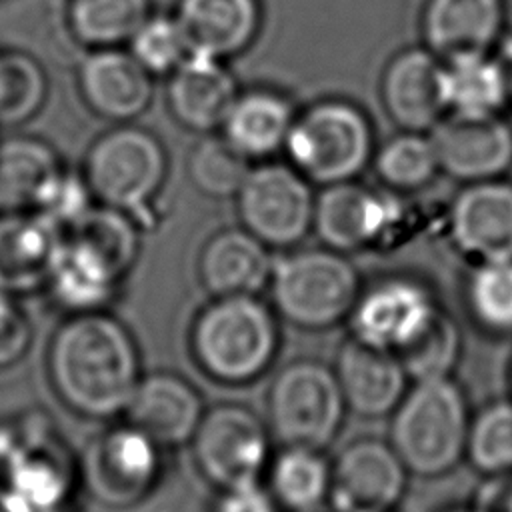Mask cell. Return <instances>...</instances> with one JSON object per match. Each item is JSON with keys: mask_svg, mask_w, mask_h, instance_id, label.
Listing matches in <instances>:
<instances>
[{"mask_svg": "<svg viewBox=\"0 0 512 512\" xmlns=\"http://www.w3.org/2000/svg\"><path fill=\"white\" fill-rule=\"evenodd\" d=\"M46 370L60 402L86 418L122 414L142 378L130 330L104 310L70 314L54 330Z\"/></svg>", "mask_w": 512, "mask_h": 512, "instance_id": "cell-1", "label": "cell"}, {"mask_svg": "<svg viewBox=\"0 0 512 512\" xmlns=\"http://www.w3.org/2000/svg\"><path fill=\"white\" fill-rule=\"evenodd\" d=\"M138 238L128 214L90 206L62 230L46 288L70 314L102 310L134 264Z\"/></svg>", "mask_w": 512, "mask_h": 512, "instance_id": "cell-2", "label": "cell"}, {"mask_svg": "<svg viewBox=\"0 0 512 512\" xmlns=\"http://www.w3.org/2000/svg\"><path fill=\"white\" fill-rule=\"evenodd\" d=\"M80 466L42 410L0 422V504L8 512H70Z\"/></svg>", "mask_w": 512, "mask_h": 512, "instance_id": "cell-3", "label": "cell"}, {"mask_svg": "<svg viewBox=\"0 0 512 512\" xmlns=\"http://www.w3.org/2000/svg\"><path fill=\"white\" fill-rule=\"evenodd\" d=\"M470 412L452 378L416 382L392 412L390 444L408 472L434 478L466 454Z\"/></svg>", "mask_w": 512, "mask_h": 512, "instance_id": "cell-4", "label": "cell"}, {"mask_svg": "<svg viewBox=\"0 0 512 512\" xmlns=\"http://www.w3.org/2000/svg\"><path fill=\"white\" fill-rule=\"evenodd\" d=\"M278 340L272 312L254 296L216 298L198 314L190 332L194 360L224 384H246L264 374Z\"/></svg>", "mask_w": 512, "mask_h": 512, "instance_id": "cell-5", "label": "cell"}, {"mask_svg": "<svg viewBox=\"0 0 512 512\" xmlns=\"http://www.w3.org/2000/svg\"><path fill=\"white\" fill-rule=\"evenodd\" d=\"M270 292L276 310L300 328H328L350 316L358 274L338 250H300L272 266Z\"/></svg>", "mask_w": 512, "mask_h": 512, "instance_id": "cell-6", "label": "cell"}, {"mask_svg": "<svg viewBox=\"0 0 512 512\" xmlns=\"http://www.w3.org/2000/svg\"><path fill=\"white\" fill-rule=\"evenodd\" d=\"M284 148L304 178L324 186L338 184L366 166L372 154V130L356 106L326 100L294 118Z\"/></svg>", "mask_w": 512, "mask_h": 512, "instance_id": "cell-7", "label": "cell"}, {"mask_svg": "<svg viewBox=\"0 0 512 512\" xmlns=\"http://www.w3.org/2000/svg\"><path fill=\"white\" fill-rule=\"evenodd\" d=\"M346 402L336 372L316 360L286 364L268 390V422L284 446L322 450L336 436Z\"/></svg>", "mask_w": 512, "mask_h": 512, "instance_id": "cell-8", "label": "cell"}, {"mask_svg": "<svg viewBox=\"0 0 512 512\" xmlns=\"http://www.w3.org/2000/svg\"><path fill=\"white\" fill-rule=\"evenodd\" d=\"M166 174L160 142L146 130L118 126L102 134L88 150L84 182L90 194L108 208L134 212L158 192Z\"/></svg>", "mask_w": 512, "mask_h": 512, "instance_id": "cell-9", "label": "cell"}, {"mask_svg": "<svg viewBox=\"0 0 512 512\" xmlns=\"http://www.w3.org/2000/svg\"><path fill=\"white\" fill-rule=\"evenodd\" d=\"M160 446L130 422L98 432L84 448L80 482L106 508L142 502L160 476Z\"/></svg>", "mask_w": 512, "mask_h": 512, "instance_id": "cell-10", "label": "cell"}, {"mask_svg": "<svg viewBox=\"0 0 512 512\" xmlns=\"http://www.w3.org/2000/svg\"><path fill=\"white\" fill-rule=\"evenodd\" d=\"M196 466L218 488L258 482L268 460V430L238 404H220L202 414L192 436Z\"/></svg>", "mask_w": 512, "mask_h": 512, "instance_id": "cell-11", "label": "cell"}, {"mask_svg": "<svg viewBox=\"0 0 512 512\" xmlns=\"http://www.w3.org/2000/svg\"><path fill=\"white\" fill-rule=\"evenodd\" d=\"M236 200L244 230L266 246H292L312 228L316 200L296 168L282 164L252 168Z\"/></svg>", "mask_w": 512, "mask_h": 512, "instance_id": "cell-12", "label": "cell"}, {"mask_svg": "<svg viewBox=\"0 0 512 512\" xmlns=\"http://www.w3.org/2000/svg\"><path fill=\"white\" fill-rule=\"evenodd\" d=\"M408 474L392 444L354 440L332 464L328 500L336 512H388L402 498Z\"/></svg>", "mask_w": 512, "mask_h": 512, "instance_id": "cell-13", "label": "cell"}, {"mask_svg": "<svg viewBox=\"0 0 512 512\" xmlns=\"http://www.w3.org/2000/svg\"><path fill=\"white\" fill-rule=\"evenodd\" d=\"M440 306L418 282L390 278L358 296L350 312L352 338L398 354L438 314Z\"/></svg>", "mask_w": 512, "mask_h": 512, "instance_id": "cell-14", "label": "cell"}, {"mask_svg": "<svg viewBox=\"0 0 512 512\" xmlns=\"http://www.w3.org/2000/svg\"><path fill=\"white\" fill-rule=\"evenodd\" d=\"M438 166L466 182H482L500 174L512 162V130L496 114H452L432 126Z\"/></svg>", "mask_w": 512, "mask_h": 512, "instance_id": "cell-15", "label": "cell"}, {"mask_svg": "<svg viewBox=\"0 0 512 512\" xmlns=\"http://www.w3.org/2000/svg\"><path fill=\"white\" fill-rule=\"evenodd\" d=\"M396 218L390 198L346 180L328 184L318 196L312 226L328 248L350 252L374 244Z\"/></svg>", "mask_w": 512, "mask_h": 512, "instance_id": "cell-16", "label": "cell"}, {"mask_svg": "<svg viewBox=\"0 0 512 512\" xmlns=\"http://www.w3.org/2000/svg\"><path fill=\"white\" fill-rule=\"evenodd\" d=\"M124 414L126 422L168 448L192 440L204 410L190 382L170 372H152L140 378Z\"/></svg>", "mask_w": 512, "mask_h": 512, "instance_id": "cell-17", "label": "cell"}, {"mask_svg": "<svg viewBox=\"0 0 512 512\" xmlns=\"http://www.w3.org/2000/svg\"><path fill=\"white\" fill-rule=\"evenodd\" d=\"M450 234L462 252L482 262L512 258V186L470 182L452 204Z\"/></svg>", "mask_w": 512, "mask_h": 512, "instance_id": "cell-18", "label": "cell"}, {"mask_svg": "<svg viewBox=\"0 0 512 512\" xmlns=\"http://www.w3.org/2000/svg\"><path fill=\"white\" fill-rule=\"evenodd\" d=\"M152 74L118 48H98L80 66L78 86L86 106L112 122L140 116L152 100Z\"/></svg>", "mask_w": 512, "mask_h": 512, "instance_id": "cell-19", "label": "cell"}, {"mask_svg": "<svg viewBox=\"0 0 512 512\" xmlns=\"http://www.w3.org/2000/svg\"><path fill=\"white\" fill-rule=\"evenodd\" d=\"M62 230L42 212L0 214V288L22 296L48 284Z\"/></svg>", "mask_w": 512, "mask_h": 512, "instance_id": "cell-20", "label": "cell"}, {"mask_svg": "<svg viewBox=\"0 0 512 512\" xmlns=\"http://www.w3.org/2000/svg\"><path fill=\"white\" fill-rule=\"evenodd\" d=\"M334 372L346 408L366 418L392 414L408 392V374L398 356L354 338L340 348Z\"/></svg>", "mask_w": 512, "mask_h": 512, "instance_id": "cell-21", "label": "cell"}, {"mask_svg": "<svg viewBox=\"0 0 512 512\" xmlns=\"http://www.w3.org/2000/svg\"><path fill=\"white\" fill-rule=\"evenodd\" d=\"M382 100L402 128L412 132L432 128L446 110L442 64L436 54L410 48L394 56L382 76Z\"/></svg>", "mask_w": 512, "mask_h": 512, "instance_id": "cell-22", "label": "cell"}, {"mask_svg": "<svg viewBox=\"0 0 512 512\" xmlns=\"http://www.w3.org/2000/svg\"><path fill=\"white\" fill-rule=\"evenodd\" d=\"M236 98V82L218 58L188 54L168 82L170 112L194 132L222 128Z\"/></svg>", "mask_w": 512, "mask_h": 512, "instance_id": "cell-23", "label": "cell"}, {"mask_svg": "<svg viewBox=\"0 0 512 512\" xmlns=\"http://www.w3.org/2000/svg\"><path fill=\"white\" fill-rule=\"evenodd\" d=\"M176 20L190 54L222 60L252 42L260 6L258 0H180Z\"/></svg>", "mask_w": 512, "mask_h": 512, "instance_id": "cell-24", "label": "cell"}, {"mask_svg": "<svg viewBox=\"0 0 512 512\" xmlns=\"http://www.w3.org/2000/svg\"><path fill=\"white\" fill-rule=\"evenodd\" d=\"M266 244L248 230H224L208 240L200 256V278L210 294L254 296L272 274Z\"/></svg>", "mask_w": 512, "mask_h": 512, "instance_id": "cell-25", "label": "cell"}, {"mask_svg": "<svg viewBox=\"0 0 512 512\" xmlns=\"http://www.w3.org/2000/svg\"><path fill=\"white\" fill-rule=\"evenodd\" d=\"M64 172L54 150L36 138L0 144V214L42 212Z\"/></svg>", "mask_w": 512, "mask_h": 512, "instance_id": "cell-26", "label": "cell"}, {"mask_svg": "<svg viewBox=\"0 0 512 512\" xmlns=\"http://www.w3.org/2000/svg\"><path fill=\"white\" fill-rule=\"evenodd\" d=\"M502 26L500 0H428L424 36L434 54L486 52Z\"/></svg>", "mask_w": 512, "mask_h": 512, "instance_id": "cell-27", "label": "cell"}, {"mask_svg": "<svg viewBox=\"0 0 512 512\" xmlns=\"http://www.w3.org/2000/svg\"><path fill=\"white\" fill-rule=\"evenodd\" d=\"M294 116L290 104L268 90L238 94L224 124V138L246 158H260L286 146Z\"/></svg>", "mask_w": 512, "mask_h": 512, "instance_id": "cell-28", "label": "cell"}, {"mask_svg": "<svg viewBox=\"0 0 512 512\" xmlns=\"http://www.w3.org/2000/svg\"><path fill=\"white\" fill-rule=\"evenodd\" d=\"M508 92V76L486 52L458 54L442 64V94L452 114L492 116Z\"/></svg>", "mask_w": 512, "mask_h": 512, "instance_id": "cell-29", "label": "cell"}, {"mask_svg": "<svg viewBox=\"0 0 512 512\" xmlns=\"http://www.w3.org/2000/svg\"><path fill=\"white\" fill-rule=\"evenodd\" d=\"M332 464L316 448L284 446L270 466V494L292 512L324 508L330 498Z\"/></svg>", "mask_w": 512, "mask_h": 512, "instance_id": "cell-30", "label": "cell"}, {"mask_svg": "<svg viewBox=\"0 0 512 512\" xmlns=\"http://www.w3.org/2000/svg\"><path fill=\"white\" fill-rule=\"evenodd\" d=\"M150 16V0H70L72 36L90 48H116L130 42Z\"/></svg>", "mask_w": 512, "mask_h": 512, "instance_id": "cell-31", "label": "cell"}, {"mask_svg": "<svg viewBox=\"0 0 512 512\" xmlns=\"http://www.w3.org/2000/svg\"><path fill=\"white\" fill-rule=\"evenodd\" d=\"M48 96V78L36 58L18 50L0 52V126L34 118Z\"/></svg>", "mask_w": 512, "mask_h": 512, "instance_id": "cell-32", "label": "cell"}, {"mask_svg": "<svg viewBox=\"0 0 512 512\" xmlns=\"http://www.w3.org/2000/svg\"><path fill=\"white\" fill-rule=\"evenodd\" d=\"M466 304L484 330L512 334V258L480 262L466 282Z\"/></svg>", "mask_w": 512, "mask_h": 512, "instance_id": "cell-33", "label": "cell"}, {"mask_svg": "<svg viewBox=\"0 0 512 512\" xmlns=\"http://www.w3.org/2000/svg\"><path fill=\"white\" fill-rule=\"evenodd\" d=\"M462 348V338L456 322L442 310L434 320L396 356L402 362L408 378L434 380L450 378Z\"/></svg>", "mask_w": 512, "mask_h": 512, "instance_id": "cell-34", "label": "cell"}, {"mask_svg": "<svg viewBox=\"0 0 512 512\" xmlns=\"http://www.w3.org/2000/svg\"><path fill=\"white\" fill-rule=\"evenodd\" d=\"M466 456L484 476L512 472V400L492 402L470 418Z\"/></svg>", "mask_w": 512, "mask_h": 512, "instance_id": "cell-35", "label": "cell"}, {"mask_svg": "<svg viewBox=\"0 0 512 512\" xmlns=\"http://www.w3.org/2000/svg\"><path fill=\"white\" fill-rule=\"evenodd\" d=\"M440 170L430 136L408 130L386 142L376 156L378 176L392 188L416 190L426 186Z\"/></svg>", "mask_w": 512, "mask_h": 512, "instance_id": "cell-36", "label": "cell"}, {"mask_svg": "<svg viewBox=\"0 0 512 512\" xmlns=\"http://www.w3.org/2000/svg\"><path fill=\"white\" fill-rule=\"evenodd\" d=\"M248 158L224 136L202 140L188 162V172L198 190L208 196H236L250 172Z\"/></svg>", "mask_w": 512, "mask_h": 512, "instance_id": "cell-37", "label": "cell"}, {"mask_svg": "<svg viewBox=\"0 0 512 512\" xmlns=\"http://www.w3.org/2000/svg\"><path fill=\"white\" fill-rule=\"evenodd\" d=\"M130 54L150 72H174L190 54L176 16H148L130 38Z\"/></svg>", "mask_w": 512, "mask_h": 512, "instance_id": "cell-38", "label": "cell"}, {"mask_svg": "<svg viewBox=\"0 0 512 512\" xmlns=\"http://www.w3.org/2000/svg\"><path fill=\"white\" fill-rule=\"evenodd\" d=\"M30 344V324L18 296L0 288V368L16 362Z\"/></svg>", "mask_w": 512, "mask_h": 512, "instance_id": "cell-39", "label": "cell"}, {"mask_svg": "<svg viewBox=\"0 0 512 512\" xmlns=\"http://www.w3.org/2000/svg\"><path fill=\"white\" fill-rule=\"evenodd\" d=\"M212 512H278V502L258 482L226 488L218 496Z\"/></svg>", "mask_w": 512, "mask_h": 512, "instance_id": "cell-40", "label": "cell"}, {"mask_svg": "<svg viewBox=\"0 0 512 512\" xmlns=\"http://www.w3.org/2000/svg\"><path fill=\"white\" fill-rule=\"evenodd\" d=\"M472 512H512V472L488 476L480 486Z\"/></svg>", "mask_w": 512, "mask_h": 512, "instance_id": "cell-41", "label": "cell"}, {"mask_svg": "<svg viewBox=\"0 0 512 512\" xmlns=\"http://www.w3.org/2000/svg\"><path fill=\"white\" fill-rule=\"evenodd\" d=\"M508 80H510V94H512V74L508 76Z\"/></svg>", "mask_w": 512, "mask_h": 512, "instance_id": "cell-42", "label": "cell"}, {"mask_svg": "<svg viewBox=\"0 0 512 512\" xmlns=\"http://www.w3.org/2000/svg\"><path fill=\"white\" fill-rule=\"evenodd\" d=\"M510 386H512V362H510Z\"/></svg>", "mask_w": 512, "mask_h": 512, "instance_id": "cell-43", "label": "cell"}, {"mask_svg": "<svg viewBox=\"0 0 512 512\" xmlns=\"http://www.w3.org/2000/svg\"><path fill=\"white\" fill-rule=\"evenodd\" d=\"M0 512H8V510H6V508L0 504Z\"/></svg>", "mask_w": 512, "mask_h": 512, "instance_id": "cell-44", "label": "cell"}, {"mask_svg": "<svg viewBox=\"0 0 512 512\" xmlns=\"http://www.w3.org/2000/svg\"><path fill=\"white\" fill-rule=\"evenodd\" d=\"M458 512H472V510H458Z\"/></svg>", "mask_w": 512, "mask_h": 512, "instance_id": "cell-45", "label": "cell"}]
</instances>
